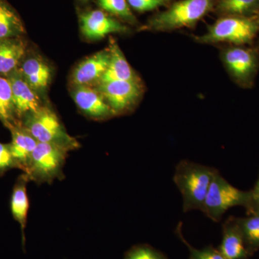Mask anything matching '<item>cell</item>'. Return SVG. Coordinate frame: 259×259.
Listing matches in <instances>:
<instances>
[{
  "label": "cell",
  "instance_id": "obj_1",
  "mask_svg": "<svg viewBox=\"0 0 259 259\" xmlns=\"http://www.w3.org/2000/svg\"><path fill=\"white\" fill-rule=\"evenodd\" d=\"M218 170L188 160H182L175 168L173 181L183 198V211L202 208L209 186Z\"/></svg>",
  "mask_w": 259,
  "mask_h": 259
},
{
  "label": "cell",
  "instance_id": "obj_2",
  "mask_svg": "<svg viewBox=\"0 0 259 259\" xmlns=\"http://www.w3.org/2000/svg\"><path fill=\"white\" fill-rule=\"evenodd\" d=\"M214 0H181L158 13L146 28L155 31H170L193 27L212 10Z\"/></svg>",
  "mask_w": 259,
  "mask_h": 259
},
{
  "label": "cell",
  "instance_id": "obj_3",
  "mask_svg": "<svg viewBox=\"0 0 259 259\" xmlns=\"http://www.w3.org/2000/svg\"><path fill=\"white\" fill-rule=\"evenodd\" d=\"M24 127L38 143L56 145L71 151L79 147V144L70 136L55 112L42 105L37 111L27 114Z\"/></svg>",
  "mask_w": 259,
  "mask_h": 259
},
{
  "label": "cell",
  "instance_id": "obj_4",
  "mask_svg": "<svg viewBox=\"0 0 259 259\" xmlns=\"http://www.w3.org/2000/svg\"><path fill=\"white\" fill-rule=\"evenodd\" d=\"M250 204V190L243 191L233 187L218 171L200 210L211 221L218 223L228 209L241 206L247 210Z\"/></svg>",
  "mask_w": 259,
  "mask_h": 259
},
{
  "label": "cell",
  "instance_id": "obj_5",
  "mask_svg": "<svg viewBox=\"0 0 259 259\" xmlns=\"http://www.w3.org/2000/svg\"><path fill=\"white\" fill-rule=\"evenodd\" d=\"M259 29L258 20L251 17L226 16L219 19L203 35L195 40L202 44L228 42L236 46L253 41Z\"/></svg>",
  "mask_w": 259,
  "mask_h": 259
},
{
  "label": "cell",
  "instance_id": "obj_6",
  "mask_svg": "<svg viewBox=\"0 0 259 259\" xmlns=\"http://www.w3.org/2000/svg\"><path fill=\"white\" fill-rule=\"evenodd\" d=\"M67 152L64 148L56 145L38 143L25 171L29 180L38 184H51L56 179H62Z\"/></svg>",
  "mask_w": 259,
  "mask_h": 259
},
{
  "label": "cell",
  "instance_id": "obj_7",
  "mask_svg": "<svg viewBox=\"0 0 259 259\" xmlns=\"http://www.w3.org/2000/svg\"><path fill=\"white\" fill-rule=\"evenodd\" d=\"M97 90L115 115L131 110L142 93L139 81H106L97 83Z\"/></svg>",
  "mask_w": 259,
  "mask_h": 259
},
{
  "label": "cell",
  "instance_id": "obj_8",
  "mask_svg": "<svg viewBox=\"0 0 259 259\" xmlns=\"http://www.w3.org/2000/svg\"><path fill=\"white\" fill-rule=\"evenodd\" d=\"M222 59L237 83L242 86H249L258 68V58L254 51L236 46L223 51Z\"/></svg>",
  "mask_w": 259,
  "mask_h": 259
},
{
  "label": "cell",
  "instance_id": "obj_9",
  "mask_svg": "<svg viewBox=\"0 0 259 259\" xmlns=\"http://www.w3.org/2000/svg\"><path fill=\"white\" fill-rule=\"evenodd\" d=\"M81 32L90 40H100L109 34L122 33L127 27L101 10H94L80 17Z\"/></svg>",
  "mask_w": 259,
  "mask_h": 259
},
{
  "label": "cell",
  "instance_id": "obj_10",
  "mask_svg": "<svg viewBox=\"0 0 259 259\" xmlns=\"http://www.w3.org/2000/svg\"><path fill=\"white\" fill-rule=\"evenodd\" d=\"M72 96L80 110L92 118L104 120L116 115L100 92L93 86H74Z\"/></svg>",
  "mask_w": 259,
  "mask_h": 259
},
{
  "label": "cell",
  "instance_id": "obj_11",
  "mask_svg": "<svg viewBox=\"0 0 259 259\" xmlns=\"http://www.w3.org/2000/svg\"><path fill=\"white\" fill-rule=\"evenodd\" d=\"M218 249L226 259H250L251 256L236 217L230 216L223 223L222 240Z\"/></svg>",
  "mask_w": 259,
  "mask_h": 259
},
{
  "label": "cell",
  "instance_id": "obj_12",
  "mask_svg": "<svg viewBox=\"0 0 259 259\" xmlns=\"http://www.w3.org/2000/svg\"><path fill=\"white\" fill-rule=\"evenodd\" d=\"M8 79L11 84L15 112L19 115L37 111L42 106L40 97L24 79L20 71L15 70Z\"/></svg>",
  "mask_w": 259,
  "mask_h": 259
},
{
  "label": "cell",
  "instance_id": "obj_13",
  "mask_svg": "<svg viewBox=\"0 0 259 259\" xmlns=\"http://www.w3.org/2000/svg\"><path fill=\"white\" fill-rule=\"evenodd\" d=\"M110 57V51L106 49L93 54L78 65L71 76L74 86L97 84L106 71Z\"/></svg>",
  "mask_w": 259,
  "mask_h": 259
},
{
  "label": "cell",
  "instance_id": "obj_14",
  "mask_svg": "<svg viewBox=\"0 0 259 259\" xmlns=\"http://www.w3.org/2000/svg\"><path fill=\"white\" fill-rule=\"evenodd\" d=\"M9 127L13 136L11 144L10 145L12 156L15 163L26 171L32 153L38 142L24 126L20 127L12 124Z\"/></svg>",
  "mask_w": 259,
  "mask_h": 259
},
{
  "label": "cell",
  "instance_id": "obj_15",
  "mask_svg": "<svg viewBox=\"0 0 259 259\" xmlns=\"http://www.w3.org/2000/svg\"><path fill=\"white\" fill-rule=\"evenodd\" d=\"M108 49L110 54V61L106 71L99 83L110 81H139V77L130 66L115 40L110 41Z\"/></svg>",
  "mask_w": 259,
  "mask_h": 259
},
{
  "label": "cell",
  "instance_id": "obj_16",
  "mask_svg": "<svg viewBox=\"0 0 259 259\" xmlns=\"http://www.w3.org/2000/svg\"><path fill=\"white\" fill-rule=\"evenodd\" d=\"M20 73L36 93L46 90L50 81V67L37 58H30L24 61Z\"/></svg>",
  "mask_w": 259,
  "mask_h": 259
},
{
  "label": "cell",
  "instance_id": "obj_17",
  "mask_svg": "<svg viewBox=\"0 0 259 259\" xmlns=\"http://www.w3.org/2000/svg\"><path fill=\"white\" fill-rule=\"evenodd\" d=\"M23 42L13 38L0 40V74H11L25 54Z\"/></svg>",
  "mask_w": 259,
  "mask_h": 259
},
{
  "label": "cell",
  "instance_id": "obj_18",
  "mask_svg": "<svg viewBox=\"0 0 259 259\" xmlns=\"http://www.w3.org/2000/svg\"><path fill=\"white\" fill-rule=\"evenodd\" d=\"M28 180L27 175H23L20 178L15 185L11 199L12 213L15 219L20 223L23 236L29 209V200L26 188V184Z\"/></svg>",
  "mask_w": 259,
  "mask_h": 259
},
{
  "label": "cell",
  "instance_id": "obj_19",
  "mask_svg": "<svg viewBox=\"0 0 259 259\" xmlns=\"http://www.w3.org/2000/svg\"><path fill=\"white\" fill-rule=\"evenodd\" d=\"M236 220L245 245L253 255L259 250V212L247 214L246 217L236 218Z\"/></svg>",
  "mask_w": 259,
  "mask_h": 259
},
{
  "label": "cell",
  "instance_id": "obj_20",
  "mask_svg": "<svg viewBox=\"0 0 259 259\" xmlns=\"http://www.w3.org/2000/svg\"><path fill=\"white\" fill-rule=\"evenodd\" d=\"M23 31V23L18 15L0 0V40L13 38Z\"/></svg>",
  "mask_w": 259,
  "mask_h": 259
},
{
  "label": "cell",
  "instance_id": "obj_21",
  "mask_svg": "<svg viewBox=\"0 0 259 259\" xmlns=\"http://www.w3.org/2000/svg\"><path fill=\"white\" fill-rule=\"evenodd\" d=\"M218 8L227 16L250 17L259 12V0H218Z\"/></svg>",
  "mask_w": 259,
  "mask_h": 259
},
{
  "label": "cell",
  "instance_id": "obj_22",
  "mask_svg": "<svg viewBox=\"0 0 259 259\" xmlns=\"http://www.w3.org/2000/svg\"><path fill=\"white\" fill-rule=\"evenodd\" d=\"M15 112L9 79L0 76V120L9 127Z\"/></svg>",
  "mask_w": 259,
  "mask_h": 259
},
{
  "label": "cell",
  "instance_id": "obj_23",
  "mask_svg": "<svg viewBox=\"0 0 259 259\" xmlns=\"http://www.w3.org/2000/svg\"><path fill=\"white\" fill-rule=\"evenodd\" d=\"M175 233L181 241L187 246L189 250V259H226L221 252L212 245L204 247L203 248H195L189 243L182 233V223L177 225Z\"/></svg>",
  "mask_w": 259,
  "mask_h": 259
},
{
  "label": "cell",
  "instance_id": "obj_24",
  "mask_svg": "<svg viewBox=\"0 0 259 259\" xmlns=\"http://www.w3.org/2000/svg\"><path fill=\"white\" fill-rule=\"evenodd\" d=\"M97 3L102 9L110 14L120 17L130 23L136 21L127 0H97Z\"/></svg>",
  "mask_w": 259,
  "mask_h": 259
},
{
  "label": "cell",
  "instance_id": "obj_25",
  "mask_svg": "<svg viewBox=\"0 0 259 259\" xmlns=\"http://www.w3.org/2000/svg\"><path fill=\"white\" fill-rule=\"evenodd\" d=\"M123 259H168L164 253L148 244L134 245L126 252Z\"/></svg>",
  "mask_w": 259,
  "mask_h": 259
},
{
  "label": "cell",
  "instance_id": "obj_26",
  "mask_svg": "<svg viewBox=\"0 0 259 259\" xmlns=\"http://www.w3.org/2000/svg\"><path fill=\"white\" fill-rule=\"evenodd\" d=\"M170 0H127L129 6L139 12L151 11L163 6Z\"/></svg>",
  "mask_w": 259,
  "mask_h": 259
},
{
  "label": "cell",
  "instance_id": "obj_27",
  "mask_svg": "<svg viewBox=\"0 0 259 259\" xmlns=\"http://www.w3.org/2000/svg\"><path fill=\"white\" fill-rule=\"evenodd\" d=\"M14 164L15 161L10 151V145L0 143V171H4Z\"/></svg>",
  "mask_w": 259,
  "mask_h": 259
},
{
  "label": "cell",
  "instance_id": "obj_28",
  "mask_svg": "<svg viewBox=\"0 0 259 259\" xmlns=\"http://www.w3.org/2000/svg\"><path fill=\"white\" fill-rule=\"evenodd\" d=\"M250 204L249 208L247 209V214L259 212V177L255 182L254 187L250 190Z\"/></svg>",
  "mask_w": 259,
  "mask_h": 259
},
{
  "label": "cell",
  "instance_id": "obj_29",
  "mask_svg": "<svg viewBox=\"0 0 259 259\" xmlns=\"http://www.w3.org/2000/svg\"><path fill=\"white\" fill-rule=\"evenodd\" d=\"M258 20H258V23H259V12H258Z\"/></svg>",
  "mask_w": 259,
  "mask_h": 259
}]
</instances>
